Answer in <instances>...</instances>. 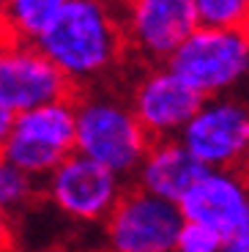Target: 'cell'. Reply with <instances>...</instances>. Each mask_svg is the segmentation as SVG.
Here are the masks:
<instances>
[{"mask_svg": "<svg viewBox=\"0 0 249 252\" xmlns=\"http://www.w3.org/2000/svg\"><path fill=\"white\" fill-rule=\"evenodd\" d=\"M206 170L192 154L181 145L178 137L151 140L140 164L131 173V187L151 192L156 197L178 203V197L189 189V184Z\"/></svg>", "mask_w": 249, "mask_h": 252, "instance_id": "12", "label": "cell"}, {"mask_svg": "<svg viewBox=\"0 0 249 252\" xmlns=\"http://www.w3.org/2000/svg\"><path fill=\"white\" fill-rule=\"evenodd\" d=\"M181 145L208 170H241L249 151V110L230 94L208 96L178 132Z\"/></svg>", "mask_w": 249, "mask_h": 252, "instance_id": "6", "label": "cell"}, {"mask_svg": "<svg viewBox=\"0 0 249 252\" xmlns=\"http://www.w3.org/2000/svg\"><path fill=\"white\" fill-rule=\"evenodd\" d=\"M126 187L124 176L71 151L41 178V197L66 220L96 225L104 222Z\"/></svg>", "mask_w": 249, "mask_h": 252, "instance_id": "5", "label": "cell"}, {"mask_svg": "<svg viewBox=\"0 0 249 252\" xmlns=\"http://www.w3.org/2000/svg\"><path fill=\"white\" fill-rule=\"evenodd\" d=\"M184 217L173 200L126 187L104 217L107 252H173Z\"/></svg>", "mask_w": 249, "mask_h": 252, "instance_id": "7", "label": "cell"}, {"mask_svg": "<svg viewBox=\"0 0 249 252\" xmlns=\"http://www.w3.org/2000/svg\"><path fill=\"white\" fill-rule=\"evenodd\" d=\"M203 96L192 91L164 63H156L134 82L129 107L151 140L178 137L192 113L200 107Z\"/></svg>", "mask_w": 249, "mask_h": 252, "instance_id": "11", "label": "cell"}, {"mask_svg": "<svg viewBox=\"0 0 249 252\" xmlns=\"http://www.w3.org/2000/svg\"><path fill=\"white\" fill-rule=\"evenodd\" d=\"M107 3H110L112 8H124L126 3H129V0H107Z\"/></svg>", "mask_w": 249, "mask_h": 252, "instance_id": "20", "label": "cell"}, {"mask_svg": "<svg viewBox=\"0 0 249 252\" xmlns=\"http://www.w3.org/2000/svg\"><path fill=\"white\" fill-rule=\"evenodd\" d=\"M8 220H11V214H8L6 208H3V203H0V239H3L6 230H8Z\"/></svg>", "mask_w": 249, "mask_h": 252, "instance_id": "19", "label": "cell"}, {"mask_svg": "<svg viewBox=\"0 0 249 252\" xmlns=\"http://www.w3.org/2000/svg\"><path fill=\"white\" fill-rule=\"evenodd\" d=\"M41 197V181L0 157V203L8 214L25 211Z\"/></svg>", "mask_w": 249, "mask_h": 252, "instance_id": "14", "label": "cell"}, {"mask_svg": "<svg viewBox=\"0 0 249 252\" xmlns=\"http://www.w3.org/2000/svg\"><path fill=\"white\" fill-rule=\"evenodd\" d=\"M8 126H11V113H6V110L0 107V145H3V140L8 134Z\"/></svg>", "mask_w": 249, "mask_h": 252, "instance_id": "18", "label": "cell"}, {"mask_svg": "<svg viewBox=\"0 0 249 252\" xmlns=\"http://www.w3.org/2000/svg\"><path fill=\"white\" fill-rule=\"evenodd\" d=\"M71 151H74V96L11 115L8 134L0 145V157L38 181Z\"/></svg>", "mask_w": 249, "mask_h": 252, "instance_id": "4", "label": "cell"}, {"mask_svg": "<svg viewBox=\"0 0 249 252\" xmlns=\"http://www.w3.org/2000/svg\"><path fill=\"white\" fill-rule=\"evenodd\" d=\"M126 52L151 66L164 63L173 50L200 25L192 0H129L118 8Z\"/></svg>", "mask_w": 249, "mask_h": 252, "instance_id": "9", "label": "cell"}, {"mask_svg": "<svg viewBox=\"0 0 249 252\" xmlns=\"http://www.w3.org/2000/svg\"><path fill=\"white\" fill-rule=\"evenodd\" d=\"M219 244H222V236L214 233L211 227L184 220L178 236H175L173 252H219Z\"/></svg>", "mask_w": 249, "mask_h": 252, "instance_id": "16", "label": "cell"}, {"mask_svg": "<svg viewBox=\"0 0 249 252\" xmlns=\"http://www.w3.org/2000/svg\"><path fill=\"white\" fill-rule=\"evenodd\" d=\"M148 143L129 101L110 94H74V151L129 181Z\"/></svg>", "mask_w": 249, "mask_h": 252, "instance_id": "2", "label": "cell"}, {"mask_svg": "<svg viewBox=\"0 0 249 252\" xmlns=\"http://www.w3.org/2000/svg\"><path fill=\"white\" fill-rule=\"evenodd\" d=\"M219 252H249V230H238L233 236H224Z\"/></svg>", "mask_w": 249, "mask_h": 252, "instance_id": "17", "label": "cell"}, {"mask_svg": "<svg viewBox=\"0 0 249 252\" xmlns=\"http://www.w3.org/2000/svg\"><path fill=\"white\" fill-rule=\"evenodd\" d=\"M200 25L247 28L249 0H192Z\"/></svg>", "mask_w": 249, "mask_h": 252, "instance_id": "15", "label": "cell"}, {"mask_svg": "<svg viewBox=\"0 0 249 252\" xmlns=\"http://www.w3.org/2000/svg\"><path fill=\"white\" fill-rule=\"evenodd\" d=\"M203 99L236 91L249 71L247 28L197 25L164 61Z\"/></svg>", "mask_w": 249, "mask_h": 252, "instance_id": "3", "label": "cell"}, {"mask_svg": "<svg viewBox=\"0 0 249 252\" xmlns=\"http://www.w3.org/2000/svg\"><path fill=\"white\" fill-rule=\"evenodd\" d=\"M74 94L77 88L33 41L0 38V107L6 113L17 115Z\"/></svg>", "mask_w": 249, "mask_h": 252, "instance_id": "8", "label": "cell"}, {"mask_svg": "<svg viewBox=\"0 0 249 252\" xmlns=\"http://www.w3.org/2000/svg\"><path fill=\"white\" fill-rule=\"evenodd\" d=\"M66 0H0V38L36 41Z\"/></svg>", "mask_w": 249, "mask_h": 252, "instance_id": "13", "label": "cell"}, {"mask_svg": "<svg viewBox=\"0 0 249 252\" xmlns=\"http://www.w3.org/2000/svg\"><path fill=\"white\" fill-rule=\"evenodd\" d=\"M175 206L187 222L211 227L222 239L238 230H249V189L241 170L206 167Z\"/></svg>", "mask_w": 249, "mask_h": 252, "instance_id": "10", "label": "cell"}, {"mask_svg": "<svg viewBox=\"0 0 249 252\" xmlns=\"http://www.w3.org/2000/svg\"><path fill=\"white\" fill-rule=\"evenodd\" d=\"M33 44L77 91L110 74L126 58L118 8L107 0H66Z\"/></svg>", "mask_w": 249, "mask_h": 252, "instance_id": "1", "label": "cell"}]
</instances>
